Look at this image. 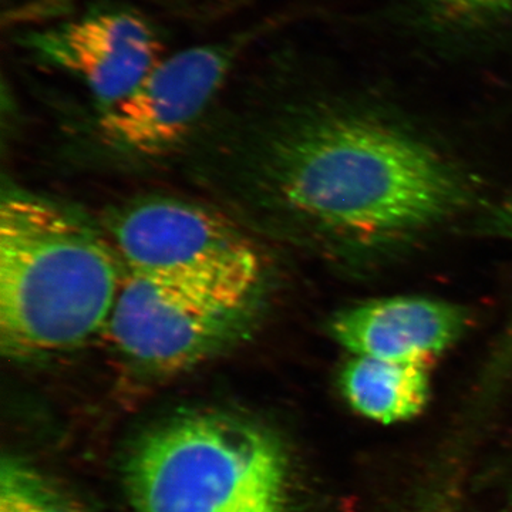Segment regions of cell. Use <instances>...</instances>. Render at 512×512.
<instances>
[{
	"instance_id": "6da1fadb",
	"label": "cell",
	"mask_w": 512,
	"mask_h": 512,
	"mask_svg": "<svg viewBox=\"0 0 512 512\" xmlns=\"http://www.w3.org/2000/svg\"><path fill=\"white\" fill-rule=\"evenodd\" d=\"M254 181L288 221L353 254L406 244L453 217L466 187L413 131L348 107L255 110Z\"/></svg>"
},
{
	"instance_id": "7a4b0ae2",
	"label": "cell",
	"mask_w": 512,
	"mask_h": 512,
	"mask_svg": "<svg viewBox=\"0 0 512 512\" xmlns=\"http://www.w3.org/2000/svg\"><path fill=\"white\" fill-rule=\"evenodd\" d=\"M126 271L107 234L23 191L0 202V349L15 362L83 348L109 328Z\"/></svg>"
},
{
	"instance_id": "3957f363",
	"label": "cell",
	"mask_w": 512,
	"mask_h": 512,
	"mask_svg": "<svg viewBox=\"0 0 512 512\" xmlns=\"http://www.w3.org/2000/svg\"><path fill=\"white\" fill-rule=\"evenodd\" d=\"M136 512H295L291 461L261 421L222 410L175 414L128 448Z\"/></svg>"
},
{
	"instance_id": "277c9868",
	"label": "cell",
	"mask_w": 512,
	"mask_h": 512,
	"mask_svg": "<svg viewBox=\"0 0 512 512\" xmlns=\"http://www.w3.org/2000/svg\"><path fill=\"white\" fill-rule=\"evenodd\" d=\"M262 293V266L185 278L126 274L106 332L131 369L175 376L237 345L258 316Z\"/></svg>"
},
{
	"instance_id": "5b68a950",
	"label": "cell",
	"mask_w": 512,
	"mask_h": 512,
	"mask_svg": "<svg viewBox=\"0 0 512 512\" xmlns=\"http://www.w3.org/2000/svg\"><path fill=\"white\" fill-rule=\"evenodd\" d=\"M259 33L249 30L164 57L133 92L97 111V131L104 143L137 157L161 156L183 144Z\"/></svg>"
},
{
	"instance_id": "8992f818",
	"label": "cell",
	"mask_w": 512,
	"mask_h": 512,
	"mask_svg": "<svg viewBox=\"0 0 512 512\" xmlns=\"http://www.w3.org/2000/svg\"><path fill=\"white\" fill-rule=\"evenodd\" d=\"M107 237L127 275L214 276L258 268L247 237L217 212L175 198H147L110 218Z\"/></svg>"
},
{
	"instance_id": "52a82bcc",
	"label": "cell",
	"mask_w": 512,
	"mask_h": 512,
	"mask_svg": "<svg viewBox=\"0 0 512 512\" xmlns=\"http://www.w3.org/2000/svg\"><path fill=\"white\" fill-rule=\"evenodd\" d=\"M16 42L36 63L80 80L97 111L119 103L164 59L157 26L127 6H99Z\"/></svg>"
},
{
	"instance_id": "ba28073f",
	"label": "cell",
	"mask_w": 512,
	"mask_h": 512,
	"mask_svg": "<svg viewBox=\"0 0 512 512\" xmlns=\"http://www.w3.org/2000/svg\"><path fill=\"white\" fill-rule=\"evenodd\" d=\"M467 329L463 308L414 296L379 299L338 313L330 335L357 356L426 363Z\"/></svg>"
},
{
	"instance_id": "9c48e42d",
	"label": "cell",
	"mask_w": 512,
	"mask_h": 512,
	"mask_svg": "<svg viewBox=\"0 0 512 512\" xmlns=\"http://www.w3.org/2000/svg\"><path fill=\"white\" fill-rule=\"evenodd\" d=\"M426 363L357 356L342 372V392L366 419L390 424L420 414L430 396Z\"/></svg>"
},
{
	"instance_id": "30bf717a",
	"label": "cell",
	"mask_w": 512,
	"mask_h": 512,
	"mask_svg": "<svg viewBox=\"0 0 512 512\" xmlns=\"http://www.w3.org/2000/svg\"><path fill=\"white\" fill-rule=\"evenodd\" d=\"M0 512H90L35 464L5 456L0 468Z\"/></svg>"
},
{
	"instance_id": "8fae6325",
	"label": "cell",
	"mask_w": 512,
	"mask_h": 512,
	"mask_svg": "<svg viewBox=\"0 0 512 512\" xmlns=\"http://www.w3.org/2000/svg\"><path fill=\"white\" fill-rule=\"evenodd\" d=\"M437 28L470 33L490 29L512 16V0H416Z\"/></svg>"
},
{
	"instance_id": "7c38bea8",
	"label": "cell",
	"mask_w": 512,
	"mask_h": 512,
	"mask_svg": "<svg viewBox=\"0 0 512 512\" xmlns=\"http://www.w3.org/2000/svg\"><path fill=\"white\" fill-rule=\"evenodd\" d=\"M490 227L501 237L512 239V198L497 208L491 217Z\"/></svg>"
}]
</instances>
